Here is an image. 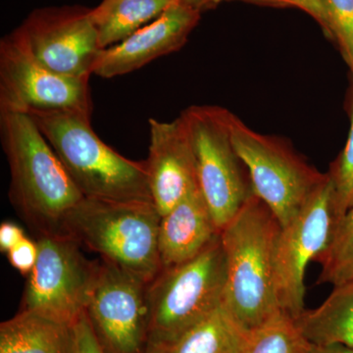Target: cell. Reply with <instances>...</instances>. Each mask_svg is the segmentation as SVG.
I'll list each match as a JSON object with an SVG mask.
<instances>
[{"label":"cell","mask_w":353,"mask_h":353,"mask_svg":"<svg viewBox=\"0 0 353 353\" xmlns=\"http://www.w3.org/2000/svg\"><path fill=\"white\" fill-rule=\"evenodd\" d=\"M0 139L10 171L9 199L39 236H63L85 197L31 116L0 111Z\"/></svg>","instance_id":"1"},{"label":"cell","mask_w":353,"mask_h":353,"mask_svg":"<svg viewBox=\"0 0 353 353\" xmlns=\"http://www.w3.org/2000/svg\"><path fill=\"white\" fill-rule=\"evenodd\" d=\"M281 225L253 194L220 231L226 257L223 306L246 331L280 312L275 284V250Z\"/></svg>","instance_id":"2"},{"label":"cell","mask_w":353,"mask_h":353,"mask_svg":"<svg viewBox=\"0 0 353 353\" xmlns=\"http://www.w3.org/2000/svg\"><path fill=\"white\" fill-rule=\"evenodd\" d=\"M28 115L85 199L152 202L145 162L128 159L106 145L92 129V116L68 110L32 111Z\"/></svg>","instance_id":"3"},{"label":"cell","mask_w":353,"mask_h":353,"mask_svg":"<svg viewBox=\"0 0 353 353\" xmlns=\"http://www.w3.org/2000/svg\"><path fill=\"white\" fill-rule=\"evenodd\" d=\"M160 220L152 202L83 199L66 218L63 236L150 284L161 271Z\"/></svg>","instance_id":"4"},{"label":"cell","mask_w":353,"mask_h":353,"mask_svg":"<svg viewBox=\"0 0 353 353\" xmlns=\"http://www.w3.org/2000/svg\"><path fill=\"white\" fill-rule=\"evenodd\" d=\"M226 257L220 234L194 259L161 269L148 285L150 343L167 347L223 303Z\"/></svg>","instance_id":"5"},{"label":"cell","mask_w":353,"mask_h":353,"mask_svg":"<svg viewBox=\"0 0 353 353\" xmlns=\"http://www.w3.org/2000/svg\"><path fill=\"white\" fill-rule=\"evenodd\" d=\"M228 111L194 105L179 116L192 146L197 185L219 231L254 194L248 169L232 141Z\"/></svg>","instance_id":"6"},{"label":"cell","mask_w":353,"mask_h":353,"mask_svg":"<svg viewBox=\"0 0 353 353\" xmlns=\"http://www.w3.org/2000/svg\"><path fill=\"white\" fill-rule=\"evenodd\" d=\"M228 125L234 150L250 174L253 192L285 227L326 181L328 173H320L287 141L255 132L230 111Z\"/></svg>","instance_id":"7"},{"label":"cell","mask_w":353,"mask_h":353,"mask_svg":"<svg viewBox=\"0 0 353 353\" xmlns=\"http://www.w3.org/2000/svg\"><path fill=\"white\" fill-rule=\"evenodd\" d=\"M37 263L27 279L20 310L74 326L87 308L99 263L85 259L67 236H39Z\"/></svg>","instance_id":"8"},{"label":"cell","mask_w":353,"mask_h":353,"mask_svg":"<svg viewBox=\"0 0 353 353\" xmlns=\"http://www.w3.org/2000/svg\"><path fill=\"white\" fill-rule=\"evenodd\" d=\"M90 79L46 68L32 55L20 28L0 41V111L68 110L92 116Z\"/></svg>","instance_id":"9"},{"label":"cell","mask_w":353,"mask_h":353,"mask_svg":"<svg viewBox=\"0 0 353 353\" xmlns=\"http://www.w3.org/2000/svg\"><path fill=\"white\" fill-rule=\"evenodd\" d=\"M148 283L101 261L85 316L104 353H145L150 343Z\"/></svg>","instance_id":"10"},{"label":"cell","mask_w":353,"mask_h":353,"mask_svg":"<svg viewBox=\"0 0 353 353\" xmlns=\"http://www.w3.org/2000/svg\"><path fill=\"white\" fill-rule=\"evenodd\" d=\"M338 224L334 188L328 178L299 214L281 228L275 250V284L279 306L292 318L304 310L306 267L326 250Z\"/></svg>","instance_id":"11"},{"label":"cell","mask_w":353,"mask_h":353,"mask_svg":"<svg viewBox=\"0 0 353 353\" xmlns=\"http://www.w3.org/2000/svg\"><path fill=\"white\" fill-rule=\"evenodd\" d=\"M90 11L75 6L34 11L19 27L32 55L60 75L90 78L102 48Z\"/></svg>","instance_id":"12"},{"label":"cell","mask_w":353,"mask_h":353,"mask_svg":"<svg viewBox=\"0 0 353 353\" xmlns=\"http://www.w3.org/2000/svg\"><path fill=\"white\" fill-rule=\"evenodd\" d=\"M201 17V10L175 1L157 19L121 43L104 48L92 74L103 79L127 75L180 50Z\"/></svg>","instance_id":"13"},{"label":"cell","mask_w":353,"mask_h":353,"mask_svg":"<svg viewBox=\"0 0 353 353\" xmlns=\"http://www.w3.org/2000/svg\"><path fill=\"white\" fill-rule=\"evenodd\" d=\"M150 152L145 160L152 202L162 216L197 187L189 137L180 117L171 122L148 120Z\"/></svg>","instance_id":"14"},{"label":"cell","mask_w":353,"mask_h":353,"mask_svg":"<svg viewBox=\"0 0 353 353\" xmlns=\"http://www.w3.org/2000/svg\"><path fill=\"white\" fill-rule=\"evenodd\" d=\"M219 234L197 185L160 220L158 248L161 269L194 259Z\"/></svg>","instance_id":"15"},{"label":"cell","mask_w":353,"mask_h":353,"mask_svg":"<svg viewBox=\"0 0 353 353\" xmlns=\"http://www.w3.org/2000/svg\"><path fill=\"white\" fill-rule=\"evenodd\" d=\"M0 353H76L74 326L19 311L0 324Z\"/></svg>","instance_id":"16"},{"label":"cell","mask_w":353,"mask_h":353,"mask_svg":"<svg viewBox=\"0 0 353 353\" xmlns=\"http://www.w3.org/2000/svg\"><path fill=\"white\" fill-rule=\"evenodd\" d=\"M294 320L311 345H341L353 350V280L336 285L321 305L304 309Z\"/></svg>","instance_id":"17"},{"label":"cell","mask_w":353,"mask_h":353,"mask_svg":"<svg viewBox=\"0 0 353 353\" xmlns=\"http://www.w3.org/2000/svg\"><path fill=\"white\" fill-rule=\"evenodd\" d=\"M176 0H102L90 9L102 50L125 41L157 19Z\"/></svg>","instance_id":"18"},{"label":"cell","mask_w":353,"mask_h":353,"mask_svg":"<svg viewBox=\"0 0 353 353\" xmlns=\"http://www.w3.org/2000/svg\"><path fill=\"white\" fill-rule=\"evenodd\" d=\"M248 333L222 305L166 347V353H240Z\"/></svg>","instance_id":"19"},{"label":"cell","mask_w":353,"mask_h":353,"mask_svg":"<svg viewBox=\"0 0 353 353\" xmlns=\"http://www.w3.org/2000/svg\"><path fill=\"white\" fill-rule=\"evenodd\" d=\"M311 343L283 311L250 331L240 353H308Z\"/></svg>","instance_id":"20"},{"label":"cell","mask_w":353,"mask_h":353,"mask_svg":"<svg viewBox=\"0 0 353 353\" xmlns=\"http://www.w3.org/2000/svg\"><path fill=\"white\" fill-rule=\"evenodd\" d=\"M315 261L322 267L318 284L336 287L353 280V204L336 225L328 248Z\"/></svg>","instance_id":"21"},{"label":"cell","mask_w":353,"mask_h":353,"mask_svg":"<svg viewBox=\"0 0 353 353\" xmlns=\"http://www.w3.org/2000/svg\"><path fill=\"white\" fill-rule=\"evenodd\" d=\"M329 175L333 183L334 211L339 223L353 204V79L350 134L347 145L332 165Z\"/></svg>","instance_id":"22"},{"label":"cell","mask_w":353,"mask_h":353,"mask_svg":"<svg viewBox=\"0 0 353 353\" xmlns=\"http://www.w3.org/2000/svg\"><path fill=\"white\" fill-rule=\"evenodd\" d=\"M330 37L338 41L353 79V0H322Z\"/></svg>","instance_id":"23"},{"label":"cell","mask_w":353,"mask_h":353,"mask_svg":"<svg viewBox=\"0 0 353 353\" xmlns=\"http://www.w3.org/2000/svg\"><path fill=\"white\" fill-rule=\"evenodd\" d=\"M6 255L11 266L19 272L21 275L28 277L38 260V243L26 236Z\"/></svg>","instance_id":"24"},{"label":"cell","mask_w":353,"mask_h":353,"mask_svg":"<svg viewBox=\"0 0 353 353\" xmlns=\"http://www.w3.org/2000/svg\"><path fill=\"white\" fill-rule=\"evenodd\" d=\"M219 1H227V0H219ZM248 1L269 2V3L299 7L301 10L305 11L309 15L312 16L324 28L327 34L330 36L328 19H327L322 0H248Z\"/></svg>","instance_id":"25"},{"label":"cell","mask_w":353,"mask_h":353,"mask_svg":"<svg viewBox=\"0 0 353 353\" xmlns=\"http://www.w3.org/2000/svg\"><path fill=\"white\" fill-rule=\"evenodd\" d=\"M76 353H104L90 328L85 313L74 325Z\"/></svg>","instance_id":"26"},{"label":"cell","mask_w":353,"mask_h":353,"mask_svg":"<svg viewBox=\"0 0 353 353\" xmlns=\"http://www.w3.org/2000/svg\"><path fill=\"white\" fill-rule=\"evenodd\" d=\"M26 236L24 230L10 221L2 222L0 225V250L8 253Z\"/></svg>","instance_id":"27"},{"label":"cell","mask_w":353,"mask_h":353,"mask_svg":"<svg viewBox=\"0 0 353 353\" xmlns=\"http://www.w3.org/2000/svg\"><path fill=\"white\" fill-rule=\"evenodd\" d=\"M308 353H353L352 348L341 345H311Z\"/></svg>","instance_id":"28"},{"label":"cell","mask_w":353,"mask_h":353,"mask_svg":"<svg viewBox=\"0 0 353 353\" xmlns=\"http://www.w3.org/2000/svg\"><path fill=\"white\" fill-rule=\"evenodd\" d=\"M176 1L182 2L187 6L194 7V8L201 10L202 8L211 6H216L220 3L219 0H176Z\"/></svg>","instance_id":"29"},{"label":"cell","mask_w":353,"mask_h":353,"mask_svg":"<svg viewBox=\"0 0 353 353\" xmlns=\"http://www.w3.org/2000/svg\"><path fill=\"white\" fill-rule=\"evenodd\" d=\"M145 353H166V347L153 345V343H148V347Z\"/></svg>","instance_id":"30"}]
</instances>
